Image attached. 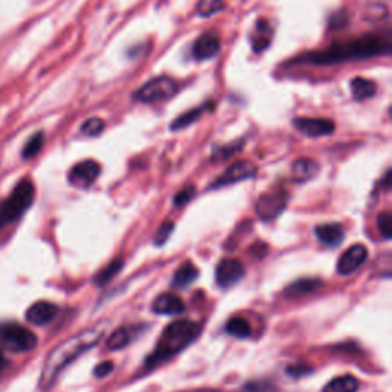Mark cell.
<instances>
[{
	"label": "cell",
	"mask_w": 392,
	"mask_h": 392,
	"mask_svg": "<svg viewBox=\"0 0 392 392\" xmlns=\"http://www.w3.org/2000/svg\"><path fill=\"white\" fill-rule=\"evenodd\" d=\"M368 259V250L365 246L356 244L350 247L338 260V273L348 276L359 270Z\"/></svg>",
	"instance_id": "obj_12"
},
{
	"label": "cell",
	"mask_w": 392,
	"mask_h": 392,
	"mask_svg": "<svg viewBox=\"0 0 392 392\" xmlns=\"http://www.w3.org/2000/svg\"><path fill=\"white\" fill-rule=\"evenodd\" d=\"M272 37H273L272 25H270V22L265 21V18H260L255 26V31L251 33V46H253L255 52L265 51L270 46V43H272Z\"/></svg>",
	"instance_id": "obj_17"
},
{
	"label": "cell",
	"mask_w": 392,
	"mask_h": 392,
	"mask_svg": "<svg viewBox=\"0 0 392 392\" xmlns=\"http://www.w3.org/2000/svg\"><path fill=\"white\" fill-rule=\"evenodd\" d=\"M130 339H132V335H130V331L127 328H118L108 338L106 348L109 351H118L127 347Z\"/></svg>",
	"instance_id": "obj_25"
},
{
	"label": "cell",
	"mask_w": 392,
	"mask_h": 392,
	"mask_svg": "<svg viewBox=\"0 0 392 392\" xmlns=\"http://www.w3.org/2000/svg\"><path fill=\"white\" fill-rule=\"evenodd\" d=\"M226 331L238 339H247L251 334L250 323L242 319V317H231V319L226 325Z\"/></svg>",
	"instance_id": "obj_24"
},
{
	"label": "cell",
	"mask_w": 392,
	"mask_h": 392,
	"mask_svg": "<svg viewBox=\"0 0 392 392\" xmlns=\"http://www.w3.org/2000/svg\"><path fill=\"white\" fill-rule=\"evenodd\" d=\"M388 16V8L384 4H371L367 6L365 17L369 21H384Z\"/></svg>",
	"instance_id": "obj_31"
},
{
	"label": "cell",
	"mask_w": 392,
	"mask_h": 392,
	"mask_svg": "<svg viewBox=\"0 0 392 392\" xmlns=\"http://www.w3.org/2000/svg\"><path fill=\"white\" fill-rule=\"evenodd\" d=\"M195 193H196V190H195L193 185H188V188H184L181 192L176 193L175 205H178V207H181V205H185L193 198Z\"/></svg>",
	"instance_id": "obj_34"
},
{
	"label": "cell",
	"mask_w": 392,
	"mask_h": 392,
	"mask_svg": "<svg viewBox=\"0 0 392 392\" xmlns=\"http://www.w3.org/2000/svg\"><path fill=\"white\" fill-rule=\"evenodd\" d=\"M360 388V381L354 376H340L335 377L325 385L323 392H357Z\"/></svg>",
	"instance_id": "obj_20"
},
{
	"label": "cell",
	"mask_w": 392,
	"mask_h": 392,
	"mask_svg": "<svg viewBox=\"0 0 392 392\" xmlns=\"http://www.w3.org/2000/svg\"><path fill=\"white\" fill-rule=\"evenodd\" d=\"M173 227H175V224L173 222H164L163 226L160 227V230L156 231V235H155V244L156 246H163L164 242L169 239L171 236V233L173 231Z\"/></svg>",
	"instance_id": "obj_33"
},
{
	"label": "cell",
	"mask_w": 392,
	"mask_h": 392,
	"mask_svg": "<svg viewBox=\"0 0 392 392\" xmlns=\"http://www.w3.org/2000/svg\"><path fill=\"white\" fill-rule=\"evenodd\" d=\"M219 50H221L219 37L213 33H205L201 37H198V40L193 43L192 54L195 60L204 62V60H210L213 57H217Z\"/></svg>",
	"instance_id": "obj_13"
},
{
	"label": "cell",
	"mask_w": 392,
	"mask_h": 392,
	"mask_svg": "<svg viewBox=\"0 0 392 392\" xmlns=\"http://www.w3.org/2000/svg\"><path fill=\"white\" fill-rule=\"evenodd\" d=\"M196 277H198V268L190 263H185L175 272L172 285L173 288H185L195 282Z\"/></svg>",
	"instance_id": "obj_21"
},
{
	"label": "cell",
	"mask_w": 392,
	"mask_h": 392,
	"mask_svg": "<svg viewBox=\"0 0 392 392\" xmlns=\"http://www.w3.org/2000/svg\"><path fill=\"white\" fill-rule=\"evenodd\" d=\"M201 334V325L193 321H175L167 325L154 352L146 359L147 368H155L160 363L176 356L192 345Z\"/></svg>",
	"instance_id": "obj_3"
},
{
	"label": "cell",
	"mask_w": 392,
	"mask_h": 392,
	"mask_svg": "<svg viewBox=\"0 0 392 392\" xmlns=\"http://www.w3.org/2000/svg\"><path fill=\"white\" fill-rule=\"evenodd\" d=\"M108 321H103L100 323H96L88 330H83L79 334L72 335V338L67 339L57 345L45 360V365L42 369V376L39 385L42 389H48L54 384L60 372L69 367L74 360H77L83 354L88 352L91 348H94L96 345L101 340L103 335L106 334L108 330Z\"/></svg>",
	"instance_id": "obj_2"
},
{
	"label": "cell",
	"mask_w": 392,
	"mask_h": 392,
	"mask_svg": "<svg viewBox=\"0 0 392 392\" xmlns=\"http://www.w3.org/2000/svg\"><path fill=\"white\" fill-rule=\"evenodd\" d=\"M351 88V94L357 101L368 100L371 97H374L377 94V85L376 81L363 79V77H356L352 79L350 83Z\"/></svg>",
	"instance_id": "obj_19"
},
{
	"label": "cell",
	"mask_w": 392,
	"mask_h": 392,
	"mask_svg": "<svg viewBox=\"0 0 392 392\" xmlns=\"http://www.w3.org/2000/svg\"><path fill=\"white\" fill-rule=\"evenodd\" d=\"M316 236L325 246L339 247L345 238V230L340 224H322L316 227Z\"/></svg>",
	"instance_id": "obj_15"
},
{
	"label": "cell",
	"mask_w": 392,
	"mask_h": 392,
	"mask_svg": "<svg viewBox=\"0 0 392 392\" xmlns=\"http://www.w3.org/2000/svg\"><path fill=\"white\" fill-rule=\"evenodd\" d=\"M391 50V33L388 30L385 33L365 34L359 39L333 45L323 51L305 54L299 62L310 64H333L348 60H365L379 57V55H388Z\"/></svg>",
	"instance_id": "obj_1"
},
{
	"label": "cell",
	"mask_w": 392,
	"mask_h": 392,
	"mask_svg": "<svg viewBox=\"0 0 392 392\" xmlns=\"http://www.w3.org/2000/svg\"><path fill=\"white\" fill-rule=\"evenodd\" d=\"M246 275L244 265H242L238 259H222L217 265V282L222 288H230L236 285Z\"/></svg>",
	"instance_id": "obj_11"
},
{
	"label": "cell",
	"mask_w": 392,
	"mask_h": 392,
	"mask_svg": "<svg viewBox=\"0 0 392 392\" xmlns=\"http://www.w3.org/2000/svg\"><path fill=\"white\" fill-rule=\"evenodd\" d=\"M207 109H209V103H204V105L195 108V109H190L189 112H185V114L180 115L178 118L172 121L171 130H181L184 127H189L190 125L196 123V121H198L204 115V112Z\"/></svg>",
	"instance_id": "obj_22"
},
{
	"label": "cell",
	"mask_w": 392,
	"mask_h": 392,
	"mask_svg": "<svg viewBox=\"0 0 392 392\" xmlns=\"http://www.w3.org/2000/svg\"><path fill=\"white\" fill-rule=\"evenodd\" d=\"M57 314H59L57 305L52 302H48V301H39L28 308L26 321L33 325L42 326V325L52 322Z\"/></svg>",
	"instance_id": "obj_14"
},
{
	"label": "cell",
	"mask_w": 392,
	"mask_h": 392,
	"mask_svg": "<svg viewBox=\"0 0 392 392\" xmlns=\"http://www.w3.org/2000/svg\"><path fill=\"white\" fill-rule=\"evenodd\" d=\"M321 167L311 158H299L292 166V173L293 178L299 183L304 181H310L314 176L319 173Z\"/></svg>",
	"instance_id": "obj_18"
},
{
	"label": "cell",
	"mask_w": 392,
	"mask_h": 392,
	"mask_svg": "<svg viewBox=\"0 0 392 392\" xmlns=\"http://www.w3.org/2000/svg\"><path fill=\"white\" fill-rule=\"evenodd\" d=\"M288 202L285 190H273L264 193L256 202V213L263 221H272L281 214Z\"/></svg>",
	"instance_id": "obj_7"
},
{
	"label": "cell",
	"mask_w": 392,
	"mask_h": 392,
	"mask_svg": "<svg viewBox=\"0 0 392 392\" xmlns=\"http://www.w3.org/2000/svg\"><path fill=\"white\" fill-rule=\"evenodd\" d=\"M123 268V260L121 259H115L112 260V263L101 270V272L97 275L96 277V284L97 285H105L108 284L109 281H112L114 279V276L120 272V270Z\"/></svg>",
	"instance_id": "obj_27"
},
{
	"label": "cell",
	"mask_w": 392,
	"mask_h": 392,
	"mask_svg": "<svg viewBox=\"0 0 392 392\" xmlns=\"http://www.w3.org/2000/svg\"><path fill=\"white\" fill-rule=\"evenodd\" d=\"M80 130H81V134L86 137H98L103 130H105V121L98 117L89 118L81 125Z\"/></svg>",
	"instance_id": "obj_28"
},
{
	"label": "cell",
	"mask_w": 392,
	"mask_h": 392,
	"mask_svg": "<svg viewBox=\"0 0 392 392\" xmlns=\"http://www.w3.org/2000/svg\"><path fill=\"white\" fill-rule=\"evenodd\" d=\"M100 172H101V167L97 161L86 160L72 167L68 175V180L74 188L86 189L96 183Z\"/></svg>",
	"instance_id": "obj_8"
},
{
	"label": "cell",
	"mask_w": 392,
	"mask_h": 392,
	"mask_svg": "<svg viewBox=\"0 0 392 392\" xmlns=\"http://www.w3.org/2000/svg\"><path fill=\"white\" fill-rule=\"evenodd\" d=\"M287 372H288V376L299 379V377L310 374V372H313V368L305 365V363H296V365H293V367H288Z\"/></svg>",
	"instance_id": "obj_35"
},
{
	"label": "cell",
	"mask_w": 392,
	"mask_h": 392,
	"mask_svg": "<svg viewBox=\"0 0 392 392\" xmlns=\"http://www.w3.org/2000/svg\"><path fill=\"white\" fill-rule=\"evenodd\" d=\"M348 23V16L347 13H335L330 18V28L331 30H340V28H345Z\"/></svg>",
	"instance_id": "obj_36"
},
{
	"label": "cell",
	"mask_w": 392,
	"mask_h": 392,
	"mask_svg": "<svg viewBox=\"0 0 392 392\" xmlns=\"http://www.w3.org/2000/svg\"><path fill=\"white\" fill-rule=\"evenodd\" d=\"M43 143H45V134L43 132H37L35 135H33L30 139H28V143L23 147V152H22L23 160H31V158H34L37 154L42 151Z\"/></svg>",
	"instance_id": "obj_26"
},
{
	"label": "cell",
	"mask_w": 392,
	"mask_h": 392,
	"mask_svg": "<svg viewBox=\"0 0 392 392\" xmlns=\"http://www.w3.org/2000/svg\"><path fill=\"white\" fill-rule=\"evenodd\" d=\"M112 369H114V363L109 362V360L101 362L98 367H96V369H94V376H96L97 379H103V377L109 376L110 372H112Z\"/></svg>",
	"instance_id": "obj_37"
},
{
	"label": "cell",
	"mask_w": 392,
	"mask_h": 392,
	"mask_svg": "<svg viewBox=\"0 0 392 392\" xmlns=\"http://www.w3.org/2000/svg\"><path fill=\"white\" fill-rule=\"evenodd\" d=\"M35 196V188L31 180H22L18 183L11 195L0 207V229H4L9 224L16 222L23 217V213L31 207Z\"/></svg>",
	"instance_id": "obj_4"
},
{
	"label": "cell",
	"mask_w": 392,
	"mask_h": 392,
	"mask_svg": "<svg viewBox=\"0 0 392 392\" xmlns=\"http://www.w3.org/2000/svg\"><path fill=\"white\" fill-rule=\"evenodd\" d=\"M255 175H256V166L253 163L238 161L233 166H230L221 176H218L217 181L212 184V189H218V188H224V185H230V184H236L239 181L250 180L253 178Z\"/></svg>",
	"instance_id": "obj_10"
},
{
	"label": "cell",
	"mask_w": 392,
	"mask_h": 392,
	"mask_svg": "<svg viewBox=\"0 0 392 392\" xmlns=\"http://www.w3.org/2000/svg\"><path fill=\"white\" fill-rule=\"evenodd\" d=\"M0 343L9 351L28 352L37 347V335L18 323H0Z\"/></svg>",
	"instance_id": "obj_5"
},
{
	"label": "cell",
	"mask_w": 392,
	"mask_h": 392,
	"mask_svg": "<svg viewBox=\"0 0 392 392\" xmlns=\"http://www.w3.org/2000/svg\"><path fill=\"white\" fill-rule=\"evenodd\" d=\"M293 126L299 130V132L310 137H325L331 135L335 129V125L333 120L328 118H310V117H299L293 120Z\"/></svg>",
	"instance_id": "obj_9"
},
{
	"label": "cell",
	"mask_w": 392,
	"mask_h": 392,
	"mask_svg": "<svg viewBox=\"0 0 392 392\" xmlns=\"http://www.w3.org/2000/svg\"><path fill=\"white\" fill-rule=\"evenodd\" d=\"M224 8V0H205L198 8V11L202 17H209L219 13Z\"/></svg>",
	"instance_id": "obj_30"
},
{
	"label": "cell",
	"mask_w": 392,
	"mask_h": 392,
	"mask_svg": "<svg viewBox=\"0 0 392 392\" xmlns=\"http://www.w3.org/2000/svg\"><path fill=\"white\" fill-rule=\"evenodd\" d=\"M377 226L381 235H384L385 239H391L392 236V218L389 212H384L381 214H379L377 218Z\"/></svg>",
	"instance_id": "obj_32"
},
{
	"label": "cell",
	"mask_w": 392,
	"mask_h": 392,
	"mask_svg": "<svg viewBox=\"0 0 392 392\" xmlns=\"http://www.w3.org/2000/svg\"><path fill=\"white\" fill-rule=\"evenodd\" d=\"M242 149V142H238V143H233V144H229V146H222L219 149H217V151L213 152V156L212 160L213 161H219V160H227V158H230L231 155H235L236 152H239Z\"/></svg>",
	"instance_id": "obj_29"
},
{
	"label": "cell",
	"mask_w": 392,
	"mask_h": 392,
	"mask_svg": "<svg viewBox=\"0 0 392 392\" xmlns=\"http://www.w3.org/2000/svg\"><path fill=\"white\" fill-rule=\"evenodd\" d=\"M178 91L180 85L176 83V80L167 76H161L144 83V85L135 92L134 98L142 103H158L175 97L178 94Z\"/></svg>",
	"instance_id": "obj_6"
},
{
	"label": "cell",
	"mask_w": 392,
	"mask_h": 392,
	"mask_svg": "<svg viewBox=\"0 0 392 392\" xmlns=\"http://www.w3.org/2000/svg\"><path fill=\"white\" fill-rule=\"evenodd\" d=\"M183 392H221L217 389H192V391H183Z\"/></svg>",
	"instance_id": "obj_39"
},
{
	"label": "cell",
	"mask_w": 392,
	"mask_h": 392,
	"mask_svg": "<svg viewBox=\"0 0 392 392\" xmlns=\"http://www.w3.org/2000/svg\"><path fill=\"white\" fill-rule=\"evenodd\" d=\"M152 310L156 314H180L185 310V305L181 301V297L171 293H164L155 299Z\"/></svg>",
	"instance_id": "obj_16"
},
{
	"label": "cell",
	"mask_w": 392,
	"mask_h": 392,
	"mask_svg": "<svg viewBox=\"0 0 392 392\" xmlns=\"http://www.w3.org/2000/svg\"><path fill=\"white\" fill-rule=\"evenodd\" d=\"M319 287H321V281H317V279H301V281L288 285L285 294L292 299L302 297L305 294L316 292Z\"/></svg>",
	"instance_id": "obj_23"
},
{
	"label": "cell",
	"mask_w": 392,
	"mask_h": 392,
	"mask_svg": "<svg viewBox=\"0 0 392 392\" xmlns=\"http://www.w3.org/2000/svg\"><path fill=\"white\" fill-rule=\"evenodd\" d=\"M6 367V359L2 352H0V371H4Z\"/></svg>",
	"instance_id": "obj_38"
}]
</instances>
